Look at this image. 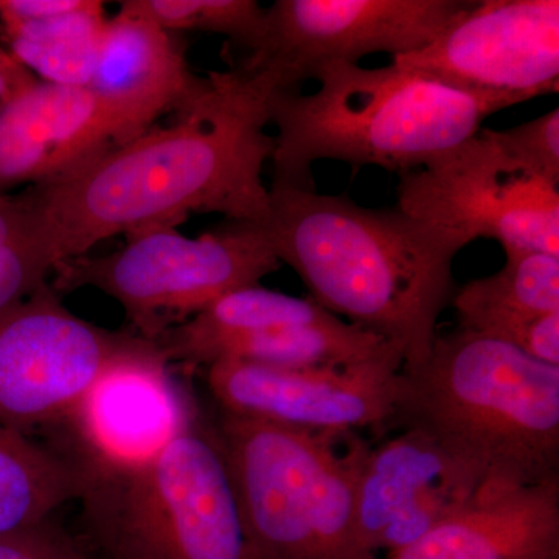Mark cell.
I'll use <instances>...</instances> for the list:
<instances>
[{"instance_id":"26","label":"cell","mask_w":559,"mask_h":559,"mask_svg":"<svg viewBox=\"0 0 559 559\" xmlns=\"http://www.w3.org/2000/svg\"><path fill=\"white\" fill-rule=\"evenodd\" d=\"M0 246H38L40 248L31 210L25 204L22 193L0 197Z\"/></svg>"},{"instance_id":"23","label":"cell","mask_w":559,"mask_h":559,"mask_svg":"<svg viewBox=\"0 0 559 559\" xmlns=\"http://www.w3.org/2000/svg\"><path fill=\"white\" fill-rule=\"evenodd\" d=\"M507 156L559 186V109L510 130H481Z\"/></svg>"},{"instance_id":"10","label":"cell","mask_w":559,"mask_h":559,"mask_svg":"<svg viewBox=\"0 0 559 559\" xmlns=\"http://www.w3.org/2000/svg\"><path fill=\"white\" fill-rule=\"evenodd\" d=\"M471 0H277L260 49L245 62L274 92L299 91L326 62L403 57L429 46Z\"/></svg>"},{"instance_id":"18","label":"cell","mask_w":559,"mask_h":559,"mask_svg":"<svg viewBox=\"0 0 559 559\" xmlns=\"http://www.w3.org/2000/svg\"><path fill=\"white\" fill-rule=\"evenodd\" d=\"M503 250L506 264L496 274L452 294L459 326L559 367V257Z\"/></svg>"},{"instance_id":"4","label":"cell","mask_w":559,"mask_h":559,"mask_svg":"<svg viewBox=\"0 0 559 559\" xmlns=\"http://www.w3.org/2000/svg\"><path fill=\"white\" fill-rule=\"evenodd\" d=\"M319 90L272 92L274 180L316 190L312 165L406 173L476 135L487 117L520 105L506 95L457 90L396 64L366 69L326 62L314 70Z\"/></svg>"},{"instance_id":"1","label":"cell","mask_w":559,"mask_h":559,"mask_svg":"<svg viewBox=\"0 0 559 559\" xmlns=\"http://www.w3.org/2000/svg\"><path fill=\"white\" fill-rule=\"evenodd\" d=\"M189 112L116 146L49 186L22 191L40 248L57 266L116 235L176 227L190 213L260 224L263 168L274 153L271 84L245 68L210 72Z\"/></svg>"},{"instance_id":"8","label":"cell","mask_w":559,"mask_h":559,"mask_svg":"<svg viewBox=\"0 0 559 559\" xmlns=\"http://www.w3.org/2000/svg\"><path fill=\"white\" fill-rule=\"evenodd\" d=\"M396 207L414 218L502 249L559 257V186L518 164L477 132L401 173Z\"/></svg>"},{"instance_id":"24","label":"cell","mask_w":559,"mask_h":559,"mask_svg":"<svg viewBox=\"0 0 559 559\" xmlns=\"http://www.w3.org/2000/svg\"><path fill=\"white\" fill-rule=\"evenodd\" d=\"M53 272L38 246H0V314L28 299Z\"/></svg>"},{"instance_id":"6","label":"cell","mask_w":559,"mask_h":559,"mask_svg":"<svg viewBox=\"0 0 559 559\" xmlns=\"http://www.w3.org/2000/svg\"><path fill=\"white\" fill-rule=\"evenodd\" d=\"M81 499L106 559H255L218 437L201 421Z\"/></svg>"},{"instance_id":"7","label":"cell","mask_w":559,"mask_h":559,"mask_svg":"<svg viewBox=\"0 0 559 559\" xmlns=\"http://www.w3.org/2000/svg\"><path fill=\"white\" fill-rule=\"evenodd\" d=\"M108 255H83L55 266L51 288L102 290L123 308L139 336L156 344L231 290L260 285L283 266L259 224L227 221L187 238L171 226L127 235Z\"/></svg>"},{"instance_id":"11","label":"cell","mask_w":559,"mask_h":559,"mask_svg":"<svg viewBox=\"0 0 559 559\" xmlns=\"http://www.w3.org/2000/svg\"><path fill=\"white\" fill-rule=\"evenodd\" d=\"M392 62L457 90L520 103L554 94L559 86V2L471 0L429 46Z\"/></svg>"},{"instance_id":"13","label":"cell","mask_w":559,"mask_h":559,"mask_svg":"<svg viewBox=\"0 0 559 559\" xmlns=\"http://www.w3.org/2000/svg\"><path fill=\"white\" fill-rule=\"evenodd\" d=\"M64 421L79 447L76 468L90 485L145 465L201 419L153 344L110 366Z\"/></svg>"},{"instance_id":"21","label":"cell","mask_w":559,"mask_h":559,"mask_svg":"<svg viewBox=\"0 0 559 559\" xmlns=\"http://www.w3.org/2000/svg\"><path fill=\"white\" fill-rule=\"evenodd\" d=\"M86 489V476L75 463L0 425V536L49 521Z\"/></svg>"},{"instance_id":"3","label":"cell","mask_w":559,"mask_h":559,"mask_svg":"<svg viewBox=\"0 0 559 559\" xmlns=\"http://www.w3.org/2000/svg\"><path fill=\"white\" fill-rule=\"evenodd\" d=\"M421 430L489 488L559 479V367L465 329L403 367L390 426Z\"/></svg>"},{"instance_id":"27","label":"cell","mask_w":559,"mask_h":559,"mask_svg":"<svg viewBox=\"0 0 559 559\" xmlns=\"http://www.w3.org/2000/svg\"><path fill=\"white\" fill-rule=\"evenodd\" d=\"M36 80L38 79L10 53L0 61V119L10 103Z\"/></svg>"},{"instance_id":"12","label":"cell","mask_w":559,"mask_h":559,"mask_svg":"<svg viewBox=\"0 0 559 559\" xmlns=\"http://www.w3.org/2000/svg\"><path fill=\"white\" fill-rule=\"evenodd\" d=\"M207 385L224 414L289 428H385L393 417L399 352L344 366L274 367L240 359L210 364Z\"/></svg>"},{"instance_id":"28","label":"cell","mask_w":559,"mask_h":559,"mask_svg":"<svg viewBox=\"0 0 559 559\" xmlns=\"http://www.w3.org/2000/svg\"><path fill=\"white\" fill-rule=\"evenodd\" d=\"M5 57H9V50H7V47L3 46V44H0V61Z\"/></svg>"},{"instance_id":"17","label":"cell","mask_w":559,"mask_h":559,"mask_svg":"<svg viewBox=\"0 0 559 559\" xmlns=\"http://www.w3.org/2000/svg\"><path fill=\"white\" fill-rule=\"evenodd\" d=\"M382 559H559V479L487 487L454 516Z\"/></svg>"},{"instance_id":"9","label":"cell","mask_w":559,"mask_h":559,"mask_svg":"<svg viewBox=\"0 0 559 559\" xmlns=\"http://www.w3.org/2000/svg\"><path fill=\"white\" fill-rule=\"evenodd\" d=\"M153 344L79 318L46 283L0 314V425L27 436L64 421L110 366Z\"/></svg>"},{"instance_id":"2","label":"cell","mask_w":559,"mask_h":559,"mask_svg":"<svg viewBox=\"0 0 559 559\" xmlns=\"http://www.w3.org/2000/svg\"><path fill=\"white\" fill-rule=\"evenodd\" d=\"M259 226L314 304L389 342L403 367L428 358L454 294L452 266L473 242L468 237L400 207H364L342 194L278 182L271 183Z\"/></svg>"},{"instance_id":"19","label":"cell","mask_w":559,"mask_h":559,"mask_svg":"<svg viewBox=\"0 0 559 559\" xmlns=\"http://www.w3.org/2000/svg\"><path fill=\"white\" fill-rule=\"evenodd\" d=\"M337 318L308 299L246 286L224 294L209 307L173 326L156 342L168 362L209 367L226 342L278 326L316 325Z\"/></svg>"},{"instance_id":"15","label":"cell","mask_w":559,"mask_h":559,"mask_svg":"<svg viewBox=\"0 0 559 559\" xmlns=\"http://www.w3.org/2000/svg\"><path fill=\"white\" fill-rule=\"evenodd\" d=\"M209 79H198L178 33L119 10L108 17L87 90L94 95L114 145L145 134L164 114L189 112Z\"/></svg>"},{"instance_id":"5","label":"cell","mask_w":559,"mask_h":559,"mask_svg":"<svg viewBox=\"0 0 559 559\" xmlns=\"http://www.w3.org/2000/svg\"><path fill=\"white\" fill-rule=\"evenodd\" d=\"M215 432L255 559H380L356 530L360 432L227 414Z\"/></svg>"},{"instance_id":"16","label":"cell","mask_w":559,"mask_h":559,"mask_svg":"<svg viewBox=\"0 0 559 559\" xmlns=\"http://www.w3.org/2000/svg\"><path fill=\"white\" fill-rule=\"evenodd\" d=\"M116 148L87 87L33 81L0 119V197L49 186Z\"/></svg>"},{"instance_id":"25","label":"cell","mask_w":559,"mask_h":559,"mask_svg":"<svg viewBox=\"0 0 559 559\" xmlns=\"http://www.w3.org/2000/svg\"><path fill=\"white\" fill-rule=\"evenodd\" d=\"M0 559H90L79 543L53 527L50 520L0 536Z\"/></svg>"},{"instance_id":"22","label":"cell","mask_w":559,"mask_h":559,"mask_svg":"<svg viewBox=\"0 0 559 559\" xmlns=\"http://www.w3.org/2000/svg\"><path fill=\"white\" fill-rule=\"evenodd\" d=\"M119 10L173 33L226 36L250 55L260 49L266 27V9L255 0H123Z\"/></svg>"},{"instance_id":"14","label":"cell","mask_w":559,"mask_h":559,"mask_svg":"<svg viewBox=\"0 0 559 559\" xmlns=\"http://www.w3.org/2000/svg\"><path fill=\"white\" fill-rule=\"evenodd\" d=\"M487 488L469 466L421 430L400 428L370 444L356 491L360 544L380 558L409 546Z\"/></svg>"},{"instance_id":"20","label":"cell","mask_w":559,"mask_h":559,"mask_svg":"<svg viewBox=\"0 0 559 559\" xmlns=\"http://www.w3.org/2000/svg\"><path fill=\"white\" fill-rule=\"evenodd\" d=\"M106 21L100 0H75L60 13L2 27L7 50L36 79L86 87L97 64Z\"/></svg>"}]
</instances>
